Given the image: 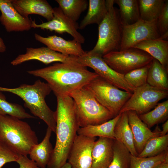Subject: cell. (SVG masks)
<instances>
[{
  "instance_id": "cell-1",
  "label": "cell",
  "mask_w": 168,
  "mask_h": 168,
  "mask_svg": "<svg viewBox=\"0 0 168 168\" xmlns=\"http://www.w3.org/2000/svg\"><path fill=\"white\" fill-rule=\"evenodd\" d=\"M78 62L57 63L27 72L45 80L56 97L70 95L88 85L99 75Z\"/></svg>"
},
{
  "instance_id": "cell-2",
  "label": "cell",
  "mask_w": 168,
  "mask_h": 168,
  "mask_svg": "<svg viewBox=\"0 0 168 168\" xmlns=\"http://www.w3.org/2000/svg\"><path fill=\"white\" fill-rule=\"evenodd\" d=\"M57 98L56 141L46 168H60L67 162L70 150L80 128L72 98L69 96Z\"/></svg>"
},
{
  "instance_id": "cell-3",
  "label": "cell",
  "mask_w": 168,
  "mask_h": 168,
  "mask_svg": "<svg viewBox=\"0 0 168 168\" xmlns=\"http://www.w3.org/2000/svg\"><path fill=\"white\" fill-rule=\"evenodd\" d=\"M52 90L47 83L38 79L32 85L23 84L19 87L9 88L0 86V91L15 94L24 102L25 107L29 109L35 117L42 120L52 132L55 133L56 121L55 111L47 105L45 98Z\"/></svg>"
},
{
  "instance_id": "cell-4",
  "label": "cell",
  "mask_w": 168,
  "mask_h": 168,
  "mask_svg": "<svg viewBox=\"0 0 168 168\" xmlns=\"http://www.w3.org/2000/svg\"><path fill=\"white\" fill-rule=\"evenodd\" d=\"M0 142L18 154L26 156L38 143L35 132L28 123L8 115H0Z\"/></svg>"
},
{
  "instance_id": "cell-5",
  "label": "cell",
  "mask_w": 168,
  "mask_h": 168,
  "mask_svg": "<svg viewBox=\"0 0 168 168\" xmlns=\"http://www.w3.org/2000/svg\"><path fill=\"white\" fill-rule=\"evenodd\" d=\"M69 96L74 101L80 127L101 124L114 118L97 101L87 85L75 90Z\"/></svg>"
},
{
  "instance_id": "cell-6",
  "label": "cell",
  "mask_w": 168,
  "mask_h": 168,
  "mask_svg": "<svg viewBox=\"0 0 168 168\" xmlns=\"http://www.w3.org/2000/svg\"><path fill=\"white\" fill-rule=\"evenodd\" d=\"M107 13L98 25L97 42L90 51L102 56L119 50L122 36V25L119 9L114 7V0H106Z\"/></svg>"
},
{
  "instance_id": "cell-7",
  "label": "cell",
  "mask_w": 168,
  "mask_h": 168,
  "mask_svg": "<svg viewBox=\"0 0 168 168\" xmlns=\"http://www.w3.org/2000/svg\"><path fill=\"white\" fill-rule=\"evenodd\" d=\"M97 101L114 117L132 94L121 90L98 76L88 85Z\"/></svg>"
},
{
  "instance_id": "cell-8",
  "label": "cell",
  "mask_w": 168,
  "mask_h": 168,
  "mask_svg": "<svg viewBox=\"0 0 168 168\" xmlns=\"http://www.w3.org/2000/svg\"><path fill=\"white\" fill-rule=\"evenodd\" d=\"M102 58L112 69L124 75L148 65L154 59L146 52L134 48L111 52Z\"/></svg>"
},
{
  "instance_id": "cell-9",
  "label": "cell",
  "mask_w": 168,
  "mask_h": 168,
  "mask_svg": "<svg viewBox=\"0 0 168 168\" xmlns=\"http://www.w3.org/2000/svg\"><path fill=\"white\" fill-rule=\"evenodd\" d=\"M168 96V91L158 89L147 83L134 89L131 96L122 108L119 114L130 110L135 111L138 115L146 113Z\"/></svg>"
},
{
  "instance_id": "cell-10",
  "label": "cell",
  "mask_w": 168,
  "mask_h": 168,
  "mask_svg": "<svg viewBox=\"0 0 168 168\" xmlns=\"http://www.w3.org/2000/svg\"><path fill=\"white\" fill-rule=\"evenodd\" d=\"M77 62L84 66L90 67L99 76L119 89L133 93L134 89L126 81L124 75L112 69L99 54L90 50L85 51L83 54L77 57Z\"/></svg>"
},
{
  "instance_id": "cell-11",
  "label": "cell",
  "mask_w": 168,
  "mask_h": 168,
  "mask_svg": "<svg viewBox=\"0 0 168 168\" xmlns=\"http://www.w3.org/2000/svg\"><path fill=\"white\" fill-rule=\"evenodd\" d=\"M122 36L119 50L133 48L146 40L160 38L157 20L148 21L139 19L130 25H122Z\"/></svg>"
},
{
  "instance_id": "cell-12",
  "label": "cell",
  "mask_w": 168,
  "mask_h": 168,
  "mask_svg": "<svg viewBox=\"0 0 168 168\" xmlns=\"http://www.w3.org/2000/svg\"><path fill=\"white\" fill-rule=\"evenodd\" d=\"M53 9L54 18L51 20L40 24H37L35 20H31V28H40L54 31L60 34L66 32L70 34L74 39L79 43L85 42L84 37L77 31L79 25L67 16L63 12L60 7H55Z\"/></svg>"
},
{
  "instance_id": "cell-13",
  "label": "cell",
  "mask_w": 168,
  "mask_h": 168,
  "mask_svg": "<svg viewBox=\"0 0 168 168\" xmlns=\"http://www.w3.org/2000/svg\"><path fill=\"white\" fill-rule=\"evenodd\" d=\"M96 137L77 135L68 154V162L72 168H91L92 152Z\"/></svg>"
},
{
  "instance_id": "cell-14",
  "label": "cell",
  "mask_w": 168,
  "mask_h": 168,
  "mask_svg": "<svg viewBox=\"0 0 168 168\" xmlns=\"http://www.w3.org/2000/svg\"><path fill=\"white\" fill-rule=\"evenodd\" d=\"M77 57L63 54L47 47L27 48L26 53L19 55L11 62V64L13 66H16L33 60H38L45 64L55 62L72 63L77 62Z\"/></svg>"
},
{
  "instance_id": "cell-15",
  "label": "cell",
  "mask_w": 168,
  "mask_h": 168,
  "mask_svg": "<svg viewBox=\"0 0 168 168\" xmlns=\"http://www.w3.org/2000/svg\"><path fill=\"white\" fill-rule=\"evenodd\" d=\"M0 22L8 32L28 31L32 19L21 16L12 5L11 0H0Z\"/></svg>"
},
{
  "instance_id": "cell-16",
  "label": "cell",
  "mask_w": 168,
  "mask_h": 168,
  "mask_svg": "<svg viewBox=\"0 0 168 168\" xmlns=\"http://www.w3.org/2000/svg\"><path fill=\"white\" fill-rule=\"evenodd\" d=\"M126 112L128 124L133 136L135 148L138 155L149 139L160 136L161 131L157 129L155 131H152L135 111L130 110Z\"/></svg>"
},
{
  "instance_id": "cell-17",
  "label": "cell",
  "mask_w": 168,
  "mask_h": 168,
  "mask_svg": "<svg viewBox=\"0 0 168 168\" xmlns=\"http://www.w3.org/2000/svg\"><path fill=\"white\" fill-rule=\"evenodd\" d=\"M34 36L36 40L51 49L63 54L78 57L85 52L81 44L74 39L67 40L55 35L45 37L37 33H35Z\"/></svg>"
},
{
  "instance_id": "cell-18",
  "label": "cell",
  "mask_w": 168,
  "mask_h": 168,
  "mask_svg": "<svg viewBox=\"0 0 168 168\" xmlns=\"http://www.w3.org/2000/svg\"><path fill=\"white\" fill-rule=\"evenodd\" d=\"M16 11L23 17L28 18L30 14L40 15L48 21L54 18L53 9L45 0H11Z\"/></svg>"
},
{
  "instance_id": "cell-19",
  "label": "cell",
  "mask_w": 168,
  "mask_h": 168,
  "mask_svg": "<svg viewBox=\"0 0 168 168\" xmlns=\"http://www.w3.org/2000/svg\"><path fill=\"white\" fill-rule=\"evenodd\" d=\"M114 139L100 137L95 141L92 150L91 168H108L113 158Z\"/></svg>"
},
{
  "instance_id": "cell-20",
  "label": "cell",
  "mask_w": 168,
  "mask_h": 168,
  "mask_svg": "<svg viewBox=\"0 0 168 168\" xmlns=\"http://www.w3.org/2000/svg\"><path fill=\"white\" fill-rule=\"evenodd\" d=\"M133 48L142 50L158 60L168 70V41L161 38L143 41Z\"/></svg>"
},
{
  "instance_id": "cell-21",
  "label": "cell",
  "mask_w": 168,
  "mask_h": 168,
  "mask_svg": "<svg viewBox=\"0 0 168 168\" xmlns=\"http://www.w3.org/2000/svg\"><path fill=\"white\" fill-rule=\"evenodd\" d=\"M47 128L42 141L31 149L29 155L30 159L35 161L40 168H46L52 154L53 148L50 142L52 132Z\"/></svg>"
},
{
  "instance_id": "cell-22",
  "label": "cell",
  "mask_w": 168,
  "mask_h": 168,
  "mask_svg": "<svg viewBox=\"0 0 168 168\" xmlns=\"http://www.w3.org/2000/svg\"><path fill=\"white\" fill-rule=\"evenodd\" d=\"M121 114H119L112 119L101 124L80 127L77 131V134L87 137H103L116 139L114 129Z\"/></svg>"
},
{
  "instance_id": "cell-23",
  "label": "cell",
  "mask_w": 168,
  "mask_h": 168,
  "mask_svg": "<svg viewBox=\"0 0 168 168\" xmlns=\"http://www.w3.org/2000/svg\"><path fill=\"white\" fill-rule=\"evenodd\" d=\"M116 139L120 141L133 156H138L134 145L133 133L129 125L126 112L122 113L115 125Z\"/></svg>"
},
{
  "instance_id": "cell-24",
  "label": "cell",
  "mask_w": 168,
  "mask_h": 168,
  "mask_svg": "<svg viewBox=\"0 0 168 168\" xmlns=\"http://www.w3.org/2000/svg\"><path fill=\"white\" fill-rule=\"evenodd\" d=\"M168 70L154 58L148 70L147 83L158 89L168 91Z\"/></svg>"
},
{
  "instance_id": "cell-25",
  "label": "cell",
  "mask_w": 168,
  "mask_h": 168,
  "mask_svg": "<svg viewBox=\"0 0 168 168\" xmlns=\"http://www.w3.org/2000/svg\"><path fill=\"white\" fill-rule=\"evenodd\" d=\"M89 3L87 12L79 25V29L81 30L91 24L99 25L107 12L105 0H89Z\"/></svg>"
},
{
  "instance_id": "cell-26",
  "label": "cell",
  "mask_w": 168,
  "mask_h": 168,
  "mask_svg": "<svg viewBox=\"0 0 168 168\" xmlns=\"http://www.w3.org/2000/svg\"><path fill=\"white\" fill-rule=\"evenodd\" d=\"M117 4L122 25L133 24L140 19L138 0H114Z\"/></svg>"
},
{
  "instance_id": "cell-27",
  "label": "cell",
  "mask_w": 168,
  "mask_h": 168,
  "mask_svg": "<svg viewBox=\"0 0 168 168\" xmlns=\"http://www.w3.org/2000/svg\"><path fill=\"white\" fill-rule=\"evenodd\" d=\"M139 117L149 128L165 121L168 118V100L158 103L151 111Z\"/></svg>"
},
{
  "instance_id": "cell-28",
  "label": "cell",
  "mask_w": 168,
  "mask_h": 168,
  "mask_svg": "<svg viewBox=\"0 0 168 168\" xmlns=\"http://www.w3.org/2000/svg\"><path fill=\"white\" fill-rule=\"evenodd\" d=\"M64 14L72 21L76 22L80 15L87 9L86 0H56Z\"/></svg>"
},
{
  "instance_id": "cell-29",
  "label": "cell",
  "mask_w": 168,
  "mask_h": 168,
  "mask_svg": "<svg viewBox=\"0 0 168 168\" xmlns=\"http://www.w3.org/2000/svg\"><path fill=\"white\" fill-rule=\"evenodd\" d=\"M140 19L151 21L157 20L165 0H138Z\"/></svg>"
},
{
  "instance_id": "cell-30",
  "label": "cell",
  "mask_w": 168,
  "mask_h": 168,
  "mask_svg": "<svg viewBox=\"0 0 168 168\" xmlns=\"http://www.w3.org/2000/svg\"><path fill=\"white\" fill-rule=\"evenodd\" d=\"M113 156L108 168H130L132 155L119 140L114 139L113 145Z\"/></svg>"
},
{
  "instance_id": "cell-31",
  "label": "cell",
  "mask_w": 168,
  "mask_h": 168,
  "mask_svg": "<svg viewBox=\"0 0 168 168\" xmlns=\"http://www.w3.org/2000/svg\"><path fill=\"white\" fill-rule=\"evenodd\" d=\"M168 134L149 139L138 156L141 157H153L168 150Z\"/></svg>"
},
{
  "instance_id": "cell-32",
  "label": "cell",
  "mask_w": 168,
  "mask_h": 168,
  "mask_svg": "<svg viewBox=\"0 0 168 168\" xmlns=\"http://www.w3.org/2000/svg\"><path fill=\"white\" fill-rule=\"evenodd\" d=\"M5 115L14 116L21 119L35 118L26 112L21 105L7 100L5 96L0 91V115Z\"/></svg>"
},
{
  "instance_id": "cell-33",
  "label": "cell",
  "mask_w": 168,
  "mask_h": 168,
  "mask_svg": "<svg viewBox=\"0 0 168 168\" xmlns=\"http://www.w3.org/2000/svg\"><path fill=\"white\" fill-rule=\"evenodd\" d=\"M167 159H168V150L151 157L141 158L132 155L130 168H153Z\"/></svg>"
},
{
  "instance_id": "cell-34",
  "label": "cell",
  "mask_w": 168,
  "mask_h": 168,
  "mask_svg": "<svg viewBox=\"0 0 168 168\" xmlns=\"http://www.w3.org/2000/svg\"><path fill=\"white\" fill-rule=\"evenodd\" d=\"M151 63L132 70L124 75L126 81L134 89L147 84V74Z\"/></svg>"
},
{
  "instance_id": "cell-35",
  "label": "cell",
  "mask_w": 168,
  "mask_h": 168,
  "mask_svg": "<svg viewBox=\"0 0 168 168\" xmlns=\"http://www.w3.org/2000/svg\"><path fill=\"white\" fill-rule=\"evenodd\" d=\"M157 26L160 38L167 40L168 38V1L165 0L157 20Z\"/></svg>"
},
{
  "instance_id": "cell-36",
  "label": "cell",
  "mask_w": 168,
  "mask_h": 168,
  "mask_svg": "<svg viewBox=\"0 0 168 168\" xmlns=\"http://www.w3.org/2000/svg\"><path fill=\"white\" fill-rule=\"evenodd\" d=\"M18 154L0 142V168L7 163L16 162Z\"/></svg>"
},
{
  "instance_id": "cell-37",
  "label": "cell",
  "mask_w": 168,
  "mask_h": 168,
  "mask_svg": "<svg viewBox=\"0 0 168 168\" xmlns=\"http://www.w3.org/2000/svg\"><path fill=\"white\" fill-rule=\"evenodd\" d=\"M16 162L19 165V168H40L35 161L26 156L18 154Z\"/></svg>"
},
{
  "instance_id": "cell-38",
  "label": "cell",
  "mask_w": 168,
  "mask_h": 168,
  "mask_svg": "<svg viewBox=\"0 0 168 168\" xmlns=\"http://www.w3.org/2000/svg\"><path fill=\"white\" fill-rule=\"evenodd\" d=\"M162 130L161 131L160 136H164L166 135L168 132V119L162 125Z\"/></svg>"
},
{
  "instance_id": "cell-39",
  "label": "cell",
  "mask_w": 168,
  "mask_h": 168,
  "mask_svg": "<svg viewBox=\"0 0 168 168\" xmlns=\"http://www.w3.org/2000/svg\"><path fill=\"white\" fill-rule=\"evenodd\" d=\"M153 168H168V159L158 164Z\"/></svg>"
},
{
  "instance_id": "cell-40",
  "label": "cell",
  "mask_w": 168,
  "mask_h": 168,
  "mask_svg": "<svg viewBox=\"0 0 168 168\" xmlns=\"http://www.w3.org/2000/svg\"><path fill=\"white\" fill-rule=\"evenodd\" d=\"M6 49V47L2 38L0 37V53L5 52Z\"/></svg>"
},
{
  "instance_id": "cell-41",
  "label": "cell",
  "mask_w": 168,
  "mask_h": 168,
  "mask_svg": "<svg viewBox=\"0 0 168 168\" xmlns=\"http://www.w3.org/2000/svg\"><path fill=\"white\" fill-rule=\"evenodd\" d=\"M60 168H72L71 165L68 162H66Z\"/></svg>"
}]
</instances>
